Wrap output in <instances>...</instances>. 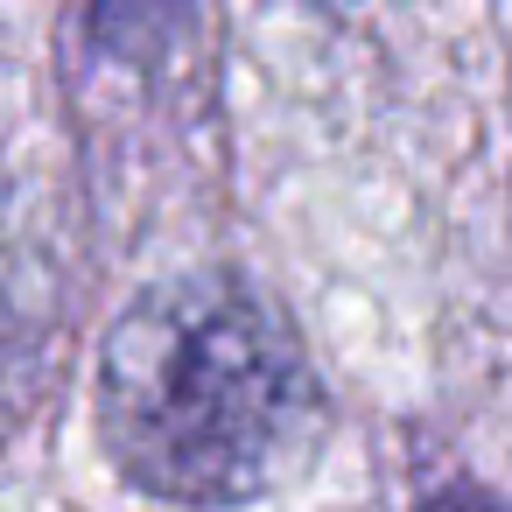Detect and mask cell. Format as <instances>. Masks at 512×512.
Here are the masks:
<instances>
[{
    "mask_svg": "<svg viewBox=\"0 0 512 512\" xmlns=\"http://www.w3.org/2000/svg\"><path fill=\"white\" fill-rule=\"evenodd\" d=\"M316 421V386L281 330L225 274L148 288L99 351V435L113 470L176 505H232L281 477Z\"/></svg>",
    "mask_w": 512,
    "mask_h": 512,
    "instance_id": "obj_1",
    "label": "cell"
},
{
    "mask_svg": "<svg viewBox=\"0 0 512 512\" xmlns=\"http://www.w3.org/2000/svg\"><path fill=\"white\" fill-rule=\"evenodd\" d=\"M92 15V43L120 64H155L176 50V36L190 29L197 0H85Z\"/></svg>",
    "mask_w": 512,
    "mask_h": 512,
    "instance_id": "obj_2",
    "label": "cell"
}]
</instances>
